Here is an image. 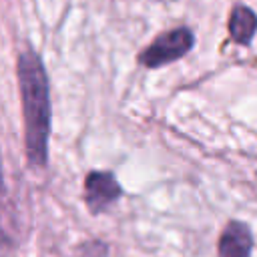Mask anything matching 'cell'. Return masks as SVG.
Segmentation results:
<instances>
[{
    "instance_id": "5b68a950",
    "label": "cell",
    "mask_w": 257,
    "mask_h": 257,
    "mask_svg": "<svg viewBox=\"0 0 257 257\" xmlns=\"http://www.w3.org/2000/svg\"><path fill=\"white\" fill-rule=\"evenodd\" d=\"M255 32H257V14L251 8L243 6V4L235 6L231 16H229V34H231V38L237 44L247 46V44H251Z\"/></svg>"
},
{
    "instance_id": "3957f363",
    "label": "cell",
    "mask_w": 257,
    "mask_h": 257,
    "mask_svg": "<svg viewBox=\"0 0 257 257\" xmlns=\"http://www.w3.org/2000/svg\"><path fill=\"white\" fill-rule=\"evenodd\" d=\"M122 195V189L112 173L92 171L84 179V203L92 215L104 211Z\"/></svg>"
},
{
    "instance_id": "6da1fadb",
    "label": "cell",
    "mask_w": 257,
    "mask_h": 257,
    "mask_svg": "<svg viewBox=\"0 0 257 257\" xmlns=\"http://www.w3.org/2000/svg\"><path fill=\"white\" fill-rule=\"evenodd\" d=\"M22 116H24V149L28 163L42 169L48 159V135H50V90L48 76L42 58L36 50L26 48L18 56L16 64Z\"/></svg>"
},
{
    "instance_id": "7a4b0ae2",
    "label": "cell",
    "mask_w": 257,
    "mask_h": 257,
    "mask_svg": "<svg viewBox=\"0 0 257 257\" xmlns=\"http://www.w3.org/2000/svg\"><path fill=\"white\" fill-rule=\"evenodd\" d=\"M195 44V36L187 26L173 28L169 32L159 34L141 54L139 62L147 68H161L169 62L183 58Z\"/></svg>"
},
{
    "instance_id": "8992f818",
    "label": "cell",
    "mask_w": 257,
    "mask_h": 257,
    "mask_svg": "<svg viewBox=\"0 0 257 257\" xmlns=\"http://www.w3.org/2000/svg\"><path fill=\"white\" fill-rule=\"evenodd\" d=\"M2 201H4V177H2V161H0V215H2ZM6 235L2 231V221H0V241H4Z\"/></svg>"
},
{
    "instance_id": "277c9868",
    "label": "cell",
    "mask_w": 257,
    "mask_h": 257,
    "mask_svg": "<svg viewBox=\"0 0 257 257\" xmlns=\"http://www.w3.org/2000/svg\"><path fill=\"white\" fill-rule=\"evenodd\" d=\"M253 249V235L247 223L229 221L219 237V257H249Z\"/></svg>"
}]
</instances>
